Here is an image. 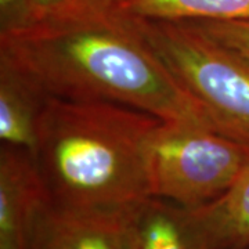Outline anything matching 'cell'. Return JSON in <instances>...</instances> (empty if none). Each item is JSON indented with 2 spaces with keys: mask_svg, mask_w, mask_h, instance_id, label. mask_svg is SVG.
<instances>
[{
  "mask_svg": "<svg viewBox=\"0 0 249 249\" xmlns=\"http://www.w3.org/2000/svg\"><path fill=\"white\" fill-rule=\"evenodd\" d=\"M0 58L45 97L108 101L217 130L152 50L137 19L116 6L93 4L3 31Z\"/></svg>",
  "mask_w": 249,
  "mask_h": 249,
  "instance_id": "obj_1",
  "label": "cell"
},
{
  "mask_svg": "<svg viewBox=\"0 0 249 249\" xmlns=\"http://www.w3.org/2000/svg\"><path fill=\"white\" fill-rule=\"evenodd\" d=\"M160 121L108 101L46 98L31 152L46 202L126 213L151 196L145 145Z\"/></svg>",
  "mask_w": 249,
  "mask_h": 249,
  "instance_id": "obj_2",
  "label": "cell"
},
{
  "mask_svg": "<svg viewBox=\"0 0 249 249\" xmlns=\"http://www.w3.org/2000/svg\"><path fill=\"white\" fill-rule=\"evenodd\" d=\"M152 50L216 129L249 147V58L196 22L137 18Z\"/></svg>",
  "mask_w": 249,
  "mask_h": 249,
  "instance_id": "obj_3",
  "label": "cell"
},
{
  "mask_svg": "<svg viewBox=\"0 0 249 249\" xmlns=\"http://www.w3.org/2000/svg\"><path fill=\"white\" fill-rule=\"evenodd\" d=\"M249 163V147L217 130L160 121L145 145L151 196L198 209L222 196Z\"/></svg>",
  "mask_w": 249,
  "mask_h": 249,
  "instance_id": "obj_4",
  "label": "cell"
},
{
  "mask_svg": "<svg viewBox=\"0 0 249 249\" xmlns=\"http://www.w3.org/2000/svg\"><path fill=\"white\" fill-rule=\"evenodd\" d=\"M46 196L32 154L0 147V249H31L36 216Z\"/></svg>",
  "mask_w": 249,
  "mask_h": 249,
  "instance_id": "obj_5",
  "label": "cell"
},
{
  "mask_svg": "<svg viewBox=\"0 0 249 249\" xmlns=\"http://www.w3.org/2000/svg\"><path fill=\"white\" fill-rule=\"evenodd\" d=\"M126 213L70 211L46 202L36 216L31 249H126Z\"/></svg>",
  "mask_w": 249,
  "mask_h": 249,
  "instance_id": "obj_6",
  "label": "cell"
},
{
  "mask_svg": "<svg viewBox=\"0 0 249 249\" xmlns=\"http://www.w3.org/2000/svg\"><path fill=\"white\" fill-rule=\"evenodd\" d=\"M126 249H209L196 209L148 196L126 213Z\"/></svg>",
  "mask_w": 249,
  "mask_h": 249,
  "instance_id": "obj_7",
  "label": "cell"
},
{
  "mask_svg": "<svg viewBox=\"0 0 249 249\" xmlns=\"http://www.w3.org/2000/svg\"><path fill=\"white\" fill-rule=\"evenodd\" d=\"M46 98L25 75L0 58V142L32 152Z\"/></svg>",
  "mask_w": 249,
  "mask_h": 249,
  "instance_id": "obj_8",
  "label": "cell"
},
{
  "mask_svg": "<svg viewBox=\"0 0 249 249\" xmlns=\"http://www.w3.org/2000/svg\"><path fill=\"white\" fill-rule=\"evenodd\" d=\"M209 249H244L249 244V163L213 202L196 209Z\"/></svg>",
  "mask_w": 249,
  "mask_h": 249,
  "instance_id": "obj_9",
  "label": "cell"
},
{
  "mask_svg": "<svg viewBox=\"0 0 249 249\" xmlns=\"http://www.w3.org/2000/svg\"><path fill=\"white\" fill-rule=\"evenodd\" d=\"M132 17L169 22H222L249 19V0H124Z\"/></svg>",
  "mask_w": 249,
  "mask_h": 249,
  "instance_id": "obj_10",
  "label": "cell"
},
{
  "mask_svg": "<svg viewBox=\"0 0 249 249\" xmlns=\"http://www.w3.org/2000/svg\"><path fill=\"white\" fill-rule=\"evenodd\" d=\"M93 4L104 3L98 0H27V24L64 17Z\"/></svg>",
  "mask_w": 249,
  "mask_h": 249,
  "instance_id": "obj_11",
  "label": "cell"
},
{
  "mask_svg": "<svg viewBox=\"0 0 249 249\" xmlns=\"http://www.w3.org/2000/svg\"><path fill=\"white\" fill-rule=\"evenodd\" d=\"M196 24L209 35L249 58V19Z\"/></svg>",
  "mask_w": 249,
  "mask_h": 249,
  "instance_id": "obj_12",
  "label": "cell"
},
{
  "mask_svg": "<svg viewBox=\"0 0 249 249\" xmlns=\"http://www.w3.org/2000/svg\"><path fill=\"white\" fill-rule=\"evenodd\" d=\"M27 24V0H0V32Z\"/></svg>",
  "mask_w": 249,
  "mask_h": 249,
  "instance_id": "obj_13",
  "label": "cell"
},
{
  "mask_svg": "<svg viewBox=\"0 0 249 249\" xmlns=\"http://www.w3.org/2000/svg\"><path fill=\"white\" fill-rule=\"evenodd\" d=\"M100 3H104V4H108V6H116L119 7V4L124 1V0H98Z\"/></svg>",
  "mask_w": 249,
  "mask_h": 249,
  "instance_id": "obj_14",
  "label": "cell"
},
{
  "mask_svg": "<svg viewBox=\"0 0 249 249\" xmlns=\"http://www.w3.org/2000/svg\"><path fill=\"white\" fill-rule=\"evenodd\" d=\"M244 249H249V244H248V245H247V247H245V248H244Z\"/></svg>",
  "mask_w": 249,
  "mask_h": 249,
  "instance_id": "obj_15",
  "label": "cell"
}]
</instances>
